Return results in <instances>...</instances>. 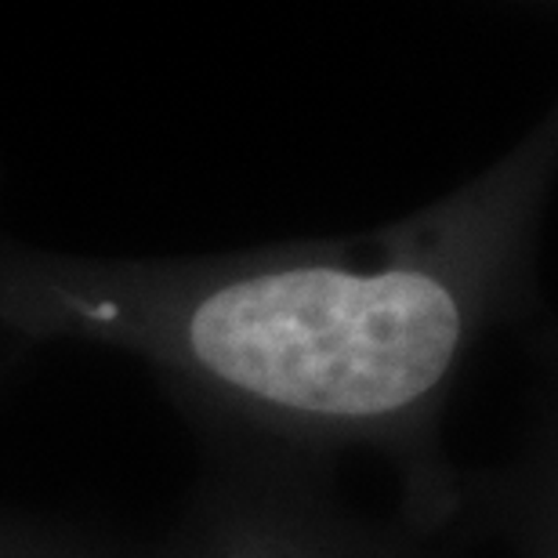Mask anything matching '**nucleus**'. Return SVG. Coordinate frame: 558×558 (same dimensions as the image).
Here are the masks:
<instances>
[{
    "label": "nucleus",
    "instance_id": "20e7f679",
    "mask_svg": "<svg viewBox=\"0 0 558 558\" xmlns=\"http://www.w3.org/2000/svg\"><path fill=\"white\" fill-rule=\"evenodd\" d=\"M4 363H11V355H8V352H0V366H4Z\"/></svg>",
    "mask_w": 558,
    "mask_h": 558
},
{
    "label": "nucleus",
    "instance_id": "7ed1b4c3",
    "mask_svg": "<svg viewBox=\"0 0 558 558\" xmlns=\"http://www.w3.org/2000/svg\"><path fill=\"white\" fill-rule=\"evenodd\" d=\"M0 558H131V551L65 522L0 511Z\"/></svg>",
    "mask_w": 558,
    "mask_h": 558
},
{
    "label": "nucleus",
    "instance_id": "f03ea898",
    "mask_svg": "<svg viewBox=\"0 0 558 558\" xmlns=\"http://www.w3.org/2000/svg\"><path fill=\"white\" fill-rule=\"evenodd\" d=\"M453 530L366 515L338 494L333 464L210 446L171 533L131 558H468Z\"/></svg>",
    "mask_w": 558,
    "mask_h": 558
},
{
    "label": "nucleus",
    "instance_id": "f257e3e1",
    "mask_svg": "<svg viewBox=\"0 0 558 558\" xmlns=\"http://www.w3.org/2000/svg\"><path fill=\"white\" fill-rule=\"evenodd\" d=\"M555 109L414 215L344 240L196 258H92L0 236V349L135 355L207 446L403 468L407 519L450 526L442 424L489 333L541 305Z\"/></svg>",
    "mask_w": 558,
    "mask_h": 558
}]
</instances>
